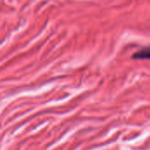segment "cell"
<instances>
[{
    "label": "cell",
    "mask_w": 150,
    "mask_h": 150,
    "mask_svg": "<svg viewBox=\"0 0 150 150\" xmlns=\"http://www.w3.org/2000/svg\"><path fill=\"white\" fill-rule=\"evenodd\" d=\"M133 59L137 60H150V46L142 47L133 54Z\"/></svg>",
    "instance_id": "cell-1"
}]
</instances>
